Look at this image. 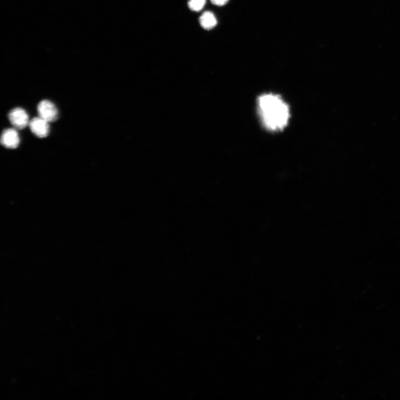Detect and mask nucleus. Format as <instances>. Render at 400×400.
<instances>
[{"instance_id": "20e7f679", "label": "nucleus", "mask_w": 400, "mask_h": 400, "mask_svg": "<svg viewBox=\"0 0 400 400\" xmlns=\"http://www.w3.org/2000/svg\"><path fill=\"white\" fill-rule=\"evenodd\" d=\"M49 123L46 120L39 117L32 119L29 125L31 132L35 136L39 138H45L48 136L49 133Z\"/></svg>"}, {"instance_id": "0eeeda50", "label": "nucleus", "mask_w": 400, "mask_h": 400, "mask_svg": "<svg viewBox=\"0 0 400 400\" xmlns=\"http://www.w3.org/2000/svg\"><path fill=\"white\" fill-rule=\"evenodd\" d=\"M206 0H189L188 6L191 10L199 12L202 10Z\"/></svg>"}, {"instance_id": "39448f33", "label": "nucleus", "mask_w": 400, "mask_h": 400, "mask_svg": "<svg viewBox=\"0 0 400 400\" xmlns=\"http://www.w3.org/2000/svg\"><path fill=\"white\" fill-rule=\"evenodd\" d=\"M2 145L8 148H16L20 143V137L16 130L7 129L4 130L1 134Z\"/></svg>"}, {"instance_id": "6e6552de", "label": "nucleus", "mask_w": 400, "mask_h": 400, "mask_svg": "<svg viewBox=\"0 0 400 400\" xmlns=\"http://www.w3.org/2000/svg\"><path fill=\"white\" fill-rule=\"evenodd\" d=\"M229 0H211V2L215 5L218 6H222L225 5Z\"/></svg>"}, {"instance_id": "f257e3e1", "label": "nucleus", "mask_w": 400, "mask_h": 400, "mask_svg": "<svg viewBox=\"0 0 400 400\" xmlns=\"http://www.w3.org/2000/svg\"><path fill=\"white\" fill-rule=\"evenodd\" d=\"M257 107L260 120L268 131H282L289 123V106L280 95L273 93L263 94L258 98Z\"/></svg>"}, {"instance_id": "423d86ee", "label": "nucleus", "mask_w": 400, "mask_h": 400, "mask_svg": "<svg viewBox=\"0 0 400 400\" xmlns=\"http://www.w3.org/2000/svg\"><path fill=\"white\" fill-rule=\"evenodd\" d=\"M200 25L206 30H210L215 27L217 21L214 14L210 11L203 12L199 18Z\"/></svg>"}, {"instance_id": "f03ea898", "label": "nucleus", "mask_w": 400, "mask_h": 400, "mask_svg": "<svg viewBox=\"0 0 400 400\" xmlns=\"http://www.w3.org/2000/svg\"><path fill=\"white\" fill-rule=\"evenodd\" d=\"M39 117L49 123L54 122L58 118V110L57 107L49 100H43L38 106Z\"/></svg>"}, {"instance_id": "7ed1b4c3", "label": "nucleus", "mask_w": 400, "mask_h": 400, "mask_svg": "<svg viewBox=\"0 0 400 400\" xmlns=\"http://www.w3.org/2000/svg\"><path fill=\"white\" fill-rule=\"evenodd\" d=\"M8 119L13 127L16 129H24L29 125V115L21 108L12 110L8 114Z\"/></svg>"}]
</instances>
